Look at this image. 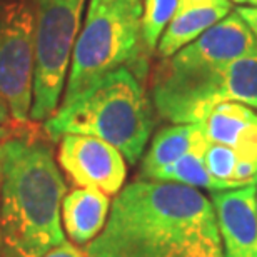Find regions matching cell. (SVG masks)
Masks as SVG:
<instances>
[{
  "instance_id": "4",
  "label": "cell",
  "mask_w": 257,
  "mask_h": 257,
  "mask_svg": "<svg viewBox=\"0 0 257 257\" xmlns=\"http://www.w3.org/2000/svg\"><path fill=\"white\" fill-rule=\"evenodd\" d=\"M141 19L142 0H89L72 49L60 107L119 67H128L141 79L146 77Z\"/></svg>"
},
{
  "instance_id": "21",
  "label": "cell",
  "mask_w": 257,
  "mask_h": 257,
  "mask_svg": "<svg viewBox=\"0 0 257 257\" xmlns=\"http://www.w3.org/2000/svg\"><path fill=\"white\" fill-rule=\"evenodd\" d=\"M217 4H230L229 0H179L177 12L194 9V7H205V5H217Z\"/></svg>"
},
{
  "instance_id": "9",
  "label": "cell",
  "mask_w": 257,
  "mask_h": 257,
  "mask_svg": "<svg viewBox=\"0 0 257 257\" xmlns=\"http://www.w3.org/2000/svg\"><path fill=\"white\" fill-rule=\"evenodd\" d=\"M257 184L214 192L219 237L224 257H257Z\"/></svg>"
},
{
  "instance_id": "11",
  "label": "cell",
  "mask_w": 257,
  "mask_h": 257,
  "mask_svg": "<svg viewBox=\"0 0 257 257\" xmlns=\"http://www.w3.org/2000/svg\"><path fill=\"white\" fill-rule=\"evenodd\" d=\"M200 125L210 144L234 149L239 159H257V114L250 107L240 102H222Z\"/></svg>"
},
{
  "instance_id": "18",
  "label": "cell",
  "mask_w": 257,
  "mask_h": 257,
  "mask_svg": "<svg viewBox=\"0 0 257 257\" xmlns=\"http://www.w3.org/2000/svg\"><path fill=\"white\" fill-rule=\"evenodd\" d=\"M181 257H224L220 237H210L207 240H204V242L195 245L194 249H191L189 252H186Z\"/></svg>"
},
{
  "instance_id": "1",
  "label": "cell",
  "mask_w": 257,
  "mask_h": 257,
  "mask_svg": "<svg viewBox=\"0 0 257 257\" xmlns=\"http://www.w3.org/2000/svg\"><path fill=\"white\" fill-rule=\"evenodd\" d=\"M212 202L195 187L139 181L122 187L87 257H179L217 237Z\"/></svg>"
},
{
  "instance_id": "8",
  "label": "cell",
  "mask_w": 257,
  "mask_h": 257,
  "mask_svg": "<svg viewBox=\"0 0 257 257\" xmlns=\"http://www.w3.org/2000/svg\"><path fill=\"white\" fill-rule=\"evenodd\" d=\"M57 164L75 187L117 195L127 179V161L119 149L99 137L64 134L59 139Z\"/></svg>"
},
{
  "instance_id": "22",
  "label": "cell",
  "mask_w": 257,
  "mask_h": 257,
  "mask_svg": "<svg viewBox=\"0 0 257 257\" xmlns=\"http://www.w3.org/2000/svg\"><path fill=\"white\" fill-rule=\"evenodd\" d=\"M12 114H10V109L2 97H0V127H10V122H12Z\"/></svg>"
},
{
  "instance_id": "14",
  "label": "cell",
  "mask_w": 257,
  "mask_h": 257,
  "mask_svg": "<svg viewBox=\"0 0 257 257\" xmlns=\"http://www.w3.org/2000/svg\"><path fill=\"white\" fill-rule=\"evenodd\" d=\"M229 12L230 4L205 5V7H194L182 10V12H176L157 44V50L161 57H172L186 45L194 42L209 27L222 20Z\"/></svg>"
},
{
  "instance_id": "13",
  "label": "cell",
  "mask_w": 257,
  "mask_h": 257,
  "mask_svg": "<svg viewBox=\"0 0 257 257\" xmlns=\"http://www.w3.org/2000/svg\"><path fill=\"white\" fill-rule=\"evenodd\" d=\"M200 124H174L161 128L154 136L142 159L139 179H149L152 172L176 162L189 152H205L209 147Z\"/></svg>"
},
{
  "instance_id": "25",
  "label": "cell",
  "mask_w": 257,
  "mask_h": 257,
  "mask_svg": "<svg viewBox=\"0 0 257 257\" xmlns=\"http://www.w3.org/2000/svg\"><path fill=\"white\" fill-rule=\"evenodd\" d=\"M245 4L252 5V7H257V0H245Z\"/></svg>"
},
{
  "instance_id": "19",
  "label": "cell",
  "mask_w": 257,
  "mask_h": 257,
  "mask_svg": "<svg viewBox=\"0 0 257 257\" xmlns=\"http://www.w3.org/2000/svg\"><path fill=\"white\" fill-rule=\"evenodd\" d=\"M42 257H87V255L84 250H79L74 244L64 240L62 244L54 247L52 250H49V252H45Z\"/></svg>"
},
{
  "instance_id": "10",
  "label": "cell",
  "mask_w": 257,
  "mask_h": 257,
  "mask_svg": "<svg viewBox=\"0 0 257 257\" xmlns=\"http://www.w3.org/2000/svg\"><path fill=\"white\" fill-rule=\"evenodd\" d=\"M254 50H257L255 37L247 24L234 12L227 14L169 59L182 65L220 69Z\"/></svg>"
},
{
  "instance_id": "23",
  "label": "cell",
  "mask_w": 257,
  "mask_h": 257,
  "mask_svg": "<svg viewBox=\"0 0 257 257\" xmlns=\"http://www.w3.org/2000/svg\"><path fill=\"white\" fill-rule=\"evenodd\" d=\"M14 136V131L12 127H0V142L5 141V139L12 137Z\"/></svg>"
},
{
  "instance_id": "26",
  "label": "cell",
  "mask_w": 257,
  "mask_h": 257,
  "mask_svg": "<svg viewBox=\"0 0 257 257\" xmlns=\"http://www.w3.org/2000/svg\"><path fill=\"white\" fill-rule=\"evenodd\" d=\"M232 2H235V4H245V0H232Z\"/></svg>"
},
{
  "instance_id": "5",
  "label": "cell",
  "mask_w": 257,
  "mask_h": 257,
  "mask_svg": "<svg viewBox=\"0 0 257 257\" xmlns=\"http://www.w3.org/2000/svg\"><path fill=\"white\" fill-rule=\"evenodd\" d=\"M151 100L157 114L174 124H202L222 102L257 109V50L220 69L164 59L152 75Z\"/></svg>"
},
{
  "instance_id": "2",
  "label": "cell",
  "mask_w": 257,
  "mask_h": 257,
  "mask_svg": "<svg viewBox=\"0 0 257 257\" xmlns=\"http://www.w3.org/2000/svg\"><path fill=\"white\" fill-rule=\"evenodd\" d=\"M65 194L47 142L27 136L0 142V225L7 257H42L64 242Z\"/></svg>"
},
{
  "instance_id": "6",
  "label": "cell",
  "mask_w": 257,
  "mask_h": 257,
  "mask_svg": "<svg viewBox=\"0 0 257 257\" xmlns=\"http://www.w3.org/2000/svg\"><path fill=\"white\" fill-rule=\"evenodd\" d=\"M87 0H34L35 72L32 122H47L59 110L75 39Z\"/></svg>"
},
{
  "instance_id": "15",
  "label": "cell",
  "mask_w": 257,
  "mask_h": 257,
  "mask_svg": "<svg viewBox=\"0 0 257 257\" xmlns=\"http://www.w3.org/2000/svg\"><path fill=\"white\" fill-rule=\"evenodd\" d=\"M144 181H159V182H176L195 189H207L212 192L229 191V189L244 187L234 181H219L212 177L204 164V152H189L176 162L152 172L149 179Z\"/></svg>"
},
{
  "instance_id": "27",
  "label": "cell",
  "mask_w": 257,
  "mask_h": 257,
  "mask_svg": "<svg viewBox=\"0 0 257 257\" xmlns=\"http://www.w3.org/2000/svg\"><path fill=\"white\" fill-rule=\"evenodd\" d=\"M255 204H257V195H255Z\"/></svg>"
},
{
  "instance_id": "3",
  "label": "cell",
  "mask_w": 257,
  "mask_h": 257,
  "mask_svg": "<svg viewBox=\"0 0 257 257\" xmlns=\"http://www.w3.org/2000/svg\"><path fill=\"white\" fill-rule=\"evenodd\" d=\"M154 127L156 109L144 79L128 67H119L100 77L44 122L52 141H59L64 134L99 137L119 149L132 166L141 161Z\"/></svg>"
},
{
  "instance_id": "24",
  "label": "cell",
  "mask_w": 257,
  "mask_h": 257,
  "mask_svg": "<svg viewBox=\"0 0 257 257\" xmlns=\"http://www.w3.org/2000/svg\"><path fill=\"white\" fill-rule=\"evenodd\" d=\"M0 257H7L5 245H4V237H2V225H0Z\"/></svg>"
},
{
  "instance_id": "16",
  "label": "cell",
  "mask_w": 257,
  "mask_h": 257,
  "mask_svg": "<svg viewBox=\"0 0 257 257\" xmlns=\"http://www.w3.org/2000/svg\"><path fill=\"white\" fill-rule=\"evenodd\" d=\"M179 0H146L142 4L141 35L147 52L157 49L164 30L177 12Z\"/></svg>"
},
{
  "instance_id": "12",
  "label": "cell",
  "mask_w": 257,
  "mask_h": 257,
  "mask_svg": "<svg viewBox=\"0 0 257 257\" xmlns=\"http://www.w3.org/2000/svg\"><path fill=\"white\" fill-rule=\"evenodd\" d=\"M110 197L97 189L77 187L65 194L60 207L62 229L74 245H87L105 227Z\"/></svg>"
},
{
  "instance_id": "20",
  "label": "cell",
  "mask_w": 257,
  "mask_h": 257,
  "mask_svg": "<svg viewBox=\"0 0 257 257\" xmlns=\"http://www.w3.org/2000/svg\"><path fill=\"white\" fill-rule=\"evenodd\" d=\"M235 14L247 24V27L250 29V32H252V35L257 40V7H252V5H249V7H239L235 10Z\"/></svg>"
},
{
  "instance_id": "7",
  "label": "cell",
  "mask_w": 257,
  "mask_h": 257,
  "mask_svg": "<svg viewBox=\"0 0 257 257\" xmlns=\"http://www.w3.org/2000/svg\"><path fill=\"white\" fill-rule=\"evenodd\" d=\"M35 27L27 0L0 7V97L15 122H29L34 102Z\"/></svg>"
},
{
  "instance_id": "17",
  "label": "cell",
  "mask_w": 257,
  "mask_h": 257,
  "mask_svg": "<svg viewBox=\"0 0 257 257\" xmlns=\"http://www.w3.org/2000/svg\"><path fill=\"white\" fill-rule=\"evenodd\" d=\"M239 161V156L234 149L222 144H209L204 152V164L209 174L219 181H232L234 167Z\"/></svg>"
}]
</instances>
